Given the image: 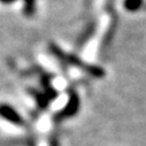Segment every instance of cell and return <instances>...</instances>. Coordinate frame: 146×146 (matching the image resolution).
<instances>
[{
    "label": "cell",
    "instance_id": "8992f818",
    "mask_svg": "<svg viewBox=\"0 0 146 146\" xmlns=\"http://www.w3.org/2000/svg\"><path fill=\"white\" fill-rule=\"evenodd\" d=\"M94 31H96V23L93 22L92 24H90L86 28V30L84 31V33L80 37V39H78V46H83L90 39V37H92V36H93Z\"/></svg>",
    "mask_w": 146,
    "mask_h": 146
},
{
    "label": "cell",
    "instance_id": "ba28073f",
    "mask_svg": "<svg viewBox=\"0 0 146 146\" xmlns=\"http://www.w3.org/2000/svg\"><path fill=\"white\" fill-rule=\"evenodd\" d=\"M15 1L16 0H0V3H3V4H13Z\"/></svg>",
    "mask_w": 146,
    "mask_h": 146
},
{
    "label": "cell",
    "instance_id": "5b68a950",
    "mask_svg": "<svg viewBox=\"0 0 146 146\" xmlns=\"http://www.w3.org/2000/svg\"><path fill=\"white\" fill-rule=\"evenodd\" d=\"M144 5V0H124L123 1V7L128 12L135 13L139 11Z\"/></svg>",
    "mask_w": 146,
    "mask_h": 146
},
{
    "label": "cell",
    "instance_id": "7a4b0ae2",
    "mask_svg": "<svg viewBox=\"0 0 146 146\" xmlns=\"http://www.w3.org/2000/svg\"><path fill=\"white\" fill-rule=\"evenodd\" d=\"M80 106H81V100H80V97L77 94L76 91H69V99H68V102L67 105L64 106L63 109L55 115V121H62L64 119H69V117H72L77 114V112L80 111Z\"/></svg>",
    "mask_w": 146,
    "mask_h": 146
},
{
    "label": "cell",
    "instance_id": "277c9868",
    "mask_svg": "<svg viewBox=\"0 0 146 146\" xmlns=\"http://www.w3.org/2000/svg\"><path fill=\"white\" fill-rule=\"evenodd\" d=\"M31 96L33 97V99L36 100V102L38 104V106L43 109L47 108L48 107V104H50V99L46 97L45 93L43 92H38V91H36V90H29Z\"/></svg>",
    "mask_w": 146,
    "mask_h": 146
},
{
    "label": "cell",
    "instance_id": "9c48e42d",
    "mask_svg": "<svg viewBox=\"0 0 146 146\" xmlns=\"http://www.w3.org/2000/svg\"><path fill=\"white\" fill-rule=\"evenodd\" d=\"M51 146H58V141H56L55 139H53V140L51 141Z\"/></svg>",
    "mask_w": 146,
    "mask_h": 146
},
{
    "label": "cell",
    "instance_id": "3957f363",
    "mask_svg": "<svg viewBox=\"0 0 146 146\" xmlns=\"http://www.w3.org/2000/svg\"><path fill=\"white\" fill-rule=\"evenodd\" d=\"M0 117L17 127H24L27 124L20 113L8 104H0Z\"/></svg>",
    "mask_w": 146,
    "mask_h": 146
},
{
    "label": "cell",
    "instance_id": "6da1fadb",
    "mask_svg": "<svg viewBox=\"0 0 146 146\" xmlns=\"http://www.w3.org/2000/svg\"><path fill=\"white\" fill-rule=\"evenodd\" d=\"M51 51L52 53L58 58L61 59L64 63L67 64H71V66H75L80 69H83L85 72H88L89 75L97 77V78H102L105 76V70L98 66H93V64H89L84 61H82L78 56L74 55V54H67L64 53L62 50H60V47H58L54 44H51Z\"/></svg>",
    "mask_w": 146,
    "mask_h": 146
},
{
    "label": "cell",
    "instance_id": "52a82bcc",
    "mask_svg": "<svg viewBox=\"0 0 146 146\" xmlns=\"http://www.w3.org/2000/svg\"><path fill=\"white\" fill-rule=\"evenodd\" d=\"M36 12V0H23V14L28 17L33 16Z\"/></svg>",
    "mask_w": 146,
    "mask_h": 146
}]
</instances>
